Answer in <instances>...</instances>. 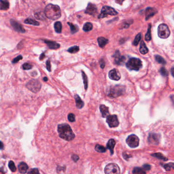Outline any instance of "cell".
Here are the masks:
<instances>
[{
  "mask_svg": "<svg viewBox=\"0 0 174 174\" xmlns=\"http://www.w3.org/2000/svg\"><path fill=\"white\" fill-rule=\"evenodd\" d=\"M118 14L117 11L112 7L107 6H104L102 7L101 13L99 15V19H103L109 16H116Z\"/></svg>",
  "mask_w": 174,
  "mask_h": 174,
  "instance_id": "obj_6",
  "label": "cell"
},
{
  "mask_svg": "<svg viewBox=\"0 0 174 174\" xmlns=\"http://www.w3.org/2000/svg\"><path fill=\"white\" fill-rule=\"evenodd\" d=\"M171 32L169 27L165 24H160L158 27V35L162 39L168 38L170 35Z\"/></svg>",
  "mask_w": 174,
  "mask_h": 174,
  "instance_id": "obj_5",
  "label": "cell"
},
{
  "mask_svg": "<svg viewBox=\"0 0 174 174\" xmlns=\"http://www.w3.org/2000/svg\"><path fill=\"white\" fill-rule=\"evenodd\" d=\"M96 151L99 153H105L106 152V149L103 146L97 145L95 147Z\"/></svg>",
  "mask_w": 174,
  "mask_h": 174,
  "instance_id": "obj_34",
  "label": "cell"
},
{
  "mask_svg": "<svg viewBox=\"0 0 174 174\" xmlns=\"http://www.w3.org/2000/svg\"><path fill=\"white\" fill-rule=\"evenodd\" d=\"M46 67L48 71L51 72V62L49 60H48L46 62Z\"/></svg>",
  "mask_w": 174,
  "mask_h": 174,
  "instance_id": "obj_45",
  "label": "cell"
},
{
  "mask_svg": "<svg viewBox=\"0 0 174 174\" xmlns=\"http://www.w3.org/2000/svg\"><path fill=\"white\" fill-rule=\"evenodd\" d=\"M139 52L141 54L145 55L148 53L149 50L148 48L147 47L145 42L142 40H141L140 44V48H139Z\"/></svg>",
  "mask_w": 174,
  "mask_h": 174,
  "instance_id": "obj_22",
  "label": "cell"
},
{
  "mask_svg": "<svg viewBox=\"0 0 174 174\" xmlns=\"http://www.w3.org/2000/svg\"><path fill=\"white\" fill-rule=\"evenodd\" d=\"M127 68L130 71H138L142 66V61L139 58H130L126 63Z\"/></svg>",
  "mask_w": 174,
  "mask_h": 174,
  "instance_id": "obj_4",
  "label": "cell"
},
{
  "mask_svg": "<svg viewBox=\"0 0 174 174\" xmlns=\"http://www.w3.org/2000/svg\"><path fill=\"white\" fill-rule=\"evenodd\" d=\"M46 57V56H45V55H44V53H42L40 56V57H39V59H40V60H42L44 58H45Z\"/></svg>",
  "mask_w": 174,
  "mask_h": 174,
  "instance_id": "obj_51",
  "label": "cell"
},
{
  "mask_svg": "<svg viewBox=\"0 0 174 174\" xmlns=\"http://www.w3.org/2000/svg\"><path fill=\"white\" fill-rule=\"evenodd\" d=\"M4 149V144L3 143L0 141V150H3Z\"/></svg>",
  "mask_w": 174,
  "mask_h": 174,
  "instance_id": "obj_52",
  "label": "cell"
},
{
  "mask_svg": "<svg viewBox=\"0 0 174 174\" xmlns=\"http://www.w3.org/2000/svg\"><path fill=\"white\" fill-rule=\"evenodd\" d=\"M108 39L103 37H99L97 38L99 46L102 48H104L108 43Z\"/></svg>",
  "mask_w": 174,
  "mask_h": 174,
  "instance_id": "obj_23",
  "label": "cell"
},
{
  "mask_svg": "<svg viewBox=\"0 0 174 174\" xmlns=\"http://www.w3.org/2000/svg\"><path fill=\"white\" fill-rule=\"evenodd\" d=\"M25 23L26 24H30V25H32L34 26H39V25L38 21H36L35 20H34L32 18H28L25 20Z\"/></svg>",
  "mask_w": 174,
  "mask_h": 174,
  "instance_id": "obj_31",
  "label": "cell"
},
{
  "mask_svg": "<svg viewBox=\"0 0 174 174\" xmlns=\"http://www.w3.org/2000/svg\"><path fill=\"white\" fill-rule=\"evenodd\" d=\"M9 8V3L7 1H0V10H7Z\"/></svg>",
  "mask_w": 174,
  "mask_h": 174,
  "instance_id": "obj_24",
  "label": "cell"
},
{
  "mask_svg": "<svg viewBox=\"0 0 174 174\" xmlns=\"http://www.w3.org/2000/svg\"><path fill=\"white\" fill-rule=\"evenodd\" d=\"M79 51V47L77 46L72 47L67 50V51L72 54H75L77 53Z\"/></svg>",
  "mask_w": 174,
  "mask_h": 174,
  "instance_id": "obj_35",
  "label": "cell"
},
{
  "mask_svg": "<svg viewBox=\"0 0 174 174\" xmlns=\"http://www.w3.org/2000/svg\"><path fill=\"white\" fill-rule=\"evenodd\" d=\"M62 24L60 21H56L54 24V29L55 31L58 33H60L62 31Z\"/></svg>",
  "mask_w": 174,
  "mask_h": 174,
  "instance_id": "obj_30",
  "label": "cell"
},
{
  "mask_svg": "<svg viewBox=\"0 0 174 174\" xmlns=\"http://www.w3.org/2000/svg\"><path fill=\"white\" fill-rule=\"evenodd\" d=\"M171 163H169V164H161V166L163 167V168L167 171H169L171 170V168H174L173 165H171Z\"/></svg>",
  "mask_w": 174,
  "mask_h": 174,
  "instance_id": "obj_40",
  "label": "cell"
},
{
  "mask_svg": "<svg viewBox=\"0 0 174 174\" xmlns=\"http://www.w3.org/2000/svg\"><path fill=\"white\" fill-rule=\"evenodd\" d=\"M93 25L91 22H86L83 27V30L85 32H89L93 29Z\"/></svg>",
  "mask_w": 174,
  "mask_h": 174,
  "instance_id": "obj_26",
  "label": "cell"
},
{
  "mask_svg": "<svg viewBox=\"0 0 174 174\" xmlns=\"http://www.w3.org/2000/svg\"><path fill=\"white\" fill-rule=\"evenodd\" d=\"M100 110L102 114V116L103 117H107L109 116V108L106 106L104 105H101L100 106Z\"/></svg>",
  "mask_w": 174,
  "mask_h": 174,
  "instance_id": "obj_18",
  "label": "cell"
},
{
  "mask_svg": "<svg viewBox=\"0 0 174 174\" xmlns=\"http://www.w3.org/2000/svg\"><path fill=\"white\" fill-rule=\"evenodd\" d=\"M57 128L59 136L62 139L66 141H71L75 138V135L69 125L60 124L58 125Z\"/></svg>",
  "mask_w": 174,
  "mask_h": 174,
  "instance_id": "obj_1",
  "label": "cell"
},
{
  "mask_svg": "<svg viewBox=\"0 0 174 174\" xmlns=\"http://www.w3.org/2000/svg\"><path fill=\"white\" fill-rule=\"evenodd\" d=\"M142 169L145 170V171H149L151 169V165L148 164H143L142 166Z\"/></svg>",
  "mask_w": 174,
  "mask_h": 174,
  "instance_id": "obj_47",
  "label": "cell"
},
{
  "mask_svg": "<svg viewBox=\"0 0 174 174\" xmlns=\"http://www.w3.org/2000/svg\"><path fill=\"white\" fill-rule=\"evenodd\" d=\"M75 99L76 101V107H77V108L78 109L82 108L84 105V103L83 101L82 100V99L80 98V97L76 94L75 95Z\"/></svg>",
  "mask_w": 174,
  "mask_h": 174,
  "instance_id": "obj_21",
  "label": "cell"
},
{
  "mask_svg": "<svg viewBox=\"0 0 174 174\" xmlns=\"http://www.w3.org/2000/svg\"><path fill=\"white\" fill-rule=\"evenodd\" d=\"M157 13V10L153 7H148L145 10V16L146 20L151 18Z\"/></svg>",
  "mask_w": 174,
  "mask_h": 174,
  "instance_id": "obj_15",
  "label": "cell"
},
{
  "mask_svg": "<svg viewBox=\"0 0 174 174\" xmlns=\"http://www.w3.org/2000/svg\"><path fill=\"white\" fill-rule=\"evenodd\" d=\"M44 13L47 18L52 20L58 19L61 16V11L60 7L58 5L52 4H49L46 7Z\"/></svg>",
  "mask_w": 174,
  "mask_h": 174,
  "instance_id": "obj_2",
  "label": "cell"
},
{
  "mask_svg": "<svg viewBox=\"0 0 174 174\" xmlns=\"http://www.w3.org/2000/svg\"><path fill=\"white\" fill-rule=\"evenodd\" d=\"M44 13H43L42 11L41 12H35V17L38 19H40V20H45V16H44ZM45 15V14H44Z\"/></svg>",
  "mask_w": 174,
  "mask_h": 174,
  "instance_id": "obj_37",
  "label": "cell"
},
{
  "mask_svg": "<svg viewBox=\"0 0 174 174\" xmlns=\"http://www.w3.org/2000/svg\"><path fill=\"white\" fill-rule=\"evenodd\" d=\"M151 156L156 157L157 158H158L159 159L161 160H163L164 161H167L168 160V159L167 158H166V157L164 156L163 155H162L161 153H154L151 154Z\"/></svg>",
  "mask_w": 174,
  "mask_h": 174,
  "instance_id": "obj_33",
  "label": "cell"
},
{
  "mask_svg": "<svg viewBox=\"0 0 174 174\" xmlns=\"http://www.w3.org/2000/svg\"><path fill=\"white\" fill-rule=\"evenodd\" d=\"M126 143L130 148H135L139 145V139L135 134H131L126 139Z\"/></svg>",
  "mask_w": 174,
  "mask_h": 174,
  "instance_id": "obj_9",
  "label": "cell"
},
{
  "mask_svg": "<svg viewBox=\"0 0 174 174\" xmlns=\"http://www.w3.org/2000/svg\"><path fill=\"white\" fill-rule=\"evenodd\" d=\"M116 143V142L114 139H110V140H109V141H108L107 143V148H108V149L109 150L110 154L111 155L114 154V149L115 147Z\"/></svg>",
  "mask_w": 174,
  "mask_h": 174,
  "instance_id": "obj_19",
  "label": "cell"
},
{
  "mask_svg": "<svg viewBox=\"0 0 174 174\" xmlns=\"http://www.w3.org/2000/svg\"><path fill=\"white\" fill-rule=\"evenodd\" d=\"M10 23H11L12 27L14 28V29L16 31L19 32V33H24L26 31L24 29L22 26L20 24H19L18 22H17V21H16L15 20L11 19L10 20Z\"/></svg>",
  "mask_w": 174,
  "mask_h": 174,
  "instance_id": "obj_14",
  "label": "cell"
},
{
  "mask_svg": "<svg viewBox=\"0 0 174 174\" xmlns=\"http://www.w3.org/2000/svg\"><path fill=\"white\" fill-rule=\"evenodd\" d=\"M123 156L125 160H128V158H131V157H132L131 155H129V154L128 155V154H127V153H126V152H124V153H123Z\"/></svg>",
  "mask_w": 174,
  "mask_h": 174,
  "instance_id": "obj_48",
  "label": "cell"
},
{
  "mask_svg": "<svg viewBox=\"0 0 174 174\" xmlns=\"http://www.w3.org/2000/svg\"><path fill=\"white\" fill-rule=\"evenodd\" d=\"M151 27H152L151 24H149L148 31H147V32L146 33V34L145 35V40L147 41H149L151 40V39H152V37H151Z\"/></svg>",
  "mask_w": 174,
  "mask_h": 174,
  "instance_id": "obj_25",
  "label": "cell"
},
{
  "mask_svg": "<svg viewBox=\"0 0 174 174\" xmlns=\"http://www.w3.org/2000/svg\"><path fill=\"white\" fill-rule=\"evenodd\" d=\"M159 72L160 74L163 77H166L168 75V72L164 67H162L160 69Z\"/></svg>",
  "mask_w": 174,
  "mask_h": 174,
  "instance_id": "obj_39",
  "label": "cell"
},
{
  "mask_svg": "<svg viewBox=\"0 0 174 174\" xmlns=\"http://www.w3.org/2000/svg\"><path fill=\"white\" fill-rule=\"evenodd\" d=\"M105 174H120V170L119 167L116 164L111 163L107 164L104 169Z\"/></svg>",
  "mask_w": 174,
  "mask_h": 174,
  "instance_id": "obj_8",
  "label": "cell"
},
{
  "mask_svg": "<svg viewBox=\"0 0 174 174\" xmlns=\"http://www.w3.org/2000/svg\"><path fill=\"white\" fill-rule=\"evenodd\" d=\"M82 76L83 80V83L84 85L85 89L87 90L88 88V78L86 74L83 71H82Z\"/></svg>",
  "mask_w": 174,
  "mask_h": 174,
  "instance_id": "obj_29",
  "label": "cell"
},
{
  "mask_svg": "<svg viewBox=\"0 0 174 174\" xmlns=\"http://www.w3.org/2000/svg\"><path fill=\"white\" fill-rule=\"evenodd\" d=\"M126 90L125 86L121 85H116L109 87L106 91L108 97L116 98L124 94Z\"/></svg>",
  "mask_w": 174,
  "mask_h": 174,
  "instance_id": "obj_3",
  "label": "cell"
},
{
  "mask_svg": "<svg viewBox=\"0 0 174 174\" xmlns=\"http://www.w3.org/2000/svg\"><path fill=\"white\" fill-rule=\"evenodd\" d=\"M68 119L71 122H74L75 121V116L73 114H70L68 115Z\"/></svg>",
  "mask_w": 174,
  "mask_h": 174,
  "instance_id": "obj_43",
  "label": "cell"
},
{
  "mask_svg": "<svg viewBox=\"0 0 174 174\" xmlns=\"http://www.w3.org/2000/svg\"><path fill=\"white\" fill-rule=\"evenodd\" d=\"M27 174H40L39 170L36 169V168H34V169H31L28 173Z\"/></svg>",
  "mask_w": 174,
  "mask_h": 174,
  "instance_id": "obj_42",
  "label": "cell"
},
{
  "mask_svg": "<svg viewBox=\"0 0 174 174\" xmlns=\"http://www.w3.org/2000/svg\"><path fill=\"white\" fill-rule=\"evenodd\" d=\"M130 24H129V23H126V22H124V24L123 25V28H129V27L130 26Z\"/></svg>",
  "mask_w": 174,
  "mask_h": 174,
  "instance_id": "obj_50",
  "label": "cell"
},
{
  "mask_svg": "<svg viewBox=\"0 0 174 174\" xmlns=\"http://www.w3.org/2000/svg\"><path fill=\"white\" fill-rule=\"evenodd\" d=\"M72 159L75 161V162H77L78 160L79 159V156L77 155H73L72 156Z\"/></svg>",
  "mask_w": 174,
  "mask_h": 174,
  "instance_id": "obj_49",
  "label": "cell"
},
{
  "mask_svg": "<svg viewBox=\"0 0 174 174\" xmlns=\"http://www.w3.org/2000/svg\"><path fill=\"white\" fill-rule=\"evenodd\" d=\"M173 68H174V66H172V69H171V74H172V75L173 77H174V75H173V71H174Z\"/></svg>",
  "mask_w": 174,
  "mask_h": 174,
  "instance_id": "obj_53",
  "label": "cell"
},
{
  "mask_svg": "<svg viewBox=\"0 0 174 174\" xmlns=\"http://www.w3.org/2000/svg\"><path fill=\"white\" fill-rule=\"evenodd\" d=\"M155 59L156 61L160 64L165 65L167 63V62L165 60V59L163 57H162L161 56H160V55H155Z\"/></svg>",
  "mask_w": 174,
  "mask_h": 174,
  "instance_id": "obj_32",
  "label": "cell"
},
{
  "mask_svg": "<svg viewBox=\"0 0 174 174\" xmlns=\"http://www.w3.org/2000/svg\"><path fill=\"white\" fill-rule=\"evenodd\" d=\"M26 87L31 92L34 93H37L40 90L41 85L38 80L32 79L28 82V83L26 84Z\"/></svg>",
  "mask_w": 174,
  "mask_h": 174,
  "instance_id": "obj_7",
  "label": "cell"
},
{
  "mask_svg": "<svg viewBox=\"0 0 174 174\" xmlns=\"http://www.w3.org/2000/svg\"><path fill=\"white\" fill-rule=\"evenodd\" d=\"M106 122L110 128H115L119 125V122L116 115H109L107 116Z\"/></svg>",
  "mask_w": 174,
  "mask_h": 174,
  "instance_id": "obj_10",
  "label": "cell"
},
{
  "mask_svg": "<svg viewBox=\"0 0 174 174\" xmlns=\"http://www.w3.org/2000/svg\"><path fill=\"white\" fill-rule=\"evenodd\" d=\"M100 67H101V69H103L105 66V61L103 59H101L100 60Z\"/></svg>",
  "mask_w": 174,
  "mask_h": 174,
  "instance_id": "obj_46",
  "label": "cell"
},
{
  "mask_svg": "<svg viewBox=\"0 0 174 174\" xmlns=\"http://www.w3.org/2000/svg\"><path fill=\"white\" fill-rule=\"evenodd\" d=\"M67 24L69 25L71 28V32L72 34H75L79 31V28L77 25L73 24V23L68 22Z\"/></svg>",
  "mask_w": 174,
  "mask_h": 174,
  "instance_id": "obj_27",
  "label": "cell"
},
{
  "mask_svg": "<svg viewBox=\"0 0 174 174\" xmlns=\"http://www.w3.org/2000/svg\"><path fill=\"white\" fill-rule=\"evenodd\" d=\"M8 167L10 169V170L12 172H15L17 171V168L15 165V164L13 161H10L9 163H8Z\"/></svg>",
  "mask_w": 174,
  "mask_h": 174,
  "instance_id": "obj_38",
  "label": "cell"
},
{
  "mask_svg": "<svg viewBox=\"0 0 174 174\" xmlns=\"http://www.w3.org/2000/svg\"><path fill=\"white\" fill-rule=\"evenodd\" d=\"M33 67V66L28 63H25L22 65V69L24 70H29L31 69Z\"/></svg>",
  "mask_w": 174,
  "mask_h": 174,
  "instance_id": "obj_41",
  "label": "cell"
},
{
  "mask_svg": "<svg viewBox=\"0 0 174 174\" xmlns=\"http://www.w3.org/2000/svg\"><path fill=\"white\" fill-rule=\"evenodd\" d=\"M43 80L44 81L46 82V81H47L48 80V78L47 77H44L43 78Z\"/></svg>",
  "mask_w": 174,
  "mask_h": 174,
  "instance_id": "obj_54",
  "label": "cell"
},
{
  "mask_svg": "<svg viewBox=\"0 0 174 174\" xmlns=\"http://www.w3.org/2000/svg\"><path fill=\"white\" fill-rule=\"evenodd\" d=\"M141 33H139L137 35H136L135 39H134L133 42H132V44L134 46H137L138 45V44L139 43V41L141 39Z\"/></svg>",
  "mask_w": 174,
  "mask_h": 174,
  "instance_id": "obj_36",
  "label": "cell"
},
{
  "mask_svg": "<svg viewBox=\"0 0 174 174\" xmlns=\"http://www.w3.org/2000/svg\"><path fill=\"white\" fill-rule=\"evenodd\" d=\"M22 59V57L21 55H19L18 56H17V57H16L15 58H14L12 60V63H16L17 62H18L20 60Z\"/></svg>",
  "mask_w": 174,
  "mask_h": 174,
  "instance_id": "obj_44",
  "label": "cell"
},
{
  "mask_svg": "<svg viewBox=\"0 0 174 174\" xmlns=\"http://www.w3.org/2000/svg\"><path fill=\"white\" fill-rule=\"evenodd\" d=\"M132 173L133 174H146V172L141 168L135 167L133 169Z\"/></svg>",
  "mask_w": 174,
  "mask_h": 174,
  "instance_id": "obj_28",
  "label": "cell"
},
{
  "mask_svg": "<svg viewBox=\"0 0 174 174\" xmlns=\"http://www.w3.org/2000/svg\"><path fill=\"white\" fill-rule=\"evenodd\" d=\"M108 76L110 79L115 81H118L121 78L119 71L116 69H114L110 71L108 74Z\"/></svg>",
  "mask_w": 174,
  "mask_h": 174,
  "instance_id": "obj_16",
  "label": "cell"
},
{
  "mask_svg": "<svg viewBox=\"0 0 174 174\" xmlns=\"http://www.w3.org/2000/svg\"><path fill=\"white\" fill-rule=\"evenodd\" d=\"M18 169L19 172L21 174H25L27 172V170H28V166L26 163L22 162H20L19 164Z\"/></svg>",
  "mask_w": 174,
  "mask_h": 174,
  "instance_id": "obj_20",
  "label": "cell"
},
{
  "mask_svg": "<svg viewBox=\"0 0 174 174\" xmlns=\"http://www.w3.org/2000/svg\"><path fill=\"white\" fill-rule=\"evenodd\" d=\"M148 142L149 143L154 145H158L160 140V135L155 133H150L148 136Z\"/></svg>",
  "mask_w": 174,
  "mask_h": 174,
  "instance_id": "obj_12",
  "label": "cell"
},
{
  "mask_svg": "<svg viewBox=\"0 0 174 174\" xmlns=\"http://www.w3.org/2000/svg\"><path fill=\"white\" fill-rule=\"evenodd\" d=\"M112 57L114 58V62L118 65H122L124 64L126 60V57L124 56H122L118 50H116Z\"/></svg>",
  "mask_w": 174,
  "mask_h": 174,
  "instance_id": "obj_11",
  "label": "cell"
},
{
  "mask_svg": "<svg viewBox=\"0 0 174 174\" xmlns=\"http://www.w3.org/2000/svg\"><path fill=\"white\" fill-rule=\"evenodd\" d=\"M85 13L90 16H95L97 13V7L96 5L89 3L84 11Z\"/></svg>",
  "mask_w": 174,
  "mask_h": 174,
  "instance_id": "obj_13",
  "label": "cell"
},
{
  "mask_svg": "<svg viewBox=\"0 0 174 174\" xmlns=\"http://www.w3.org/2000/svg\"><path fill=\"white\" fill-rule=\"evenodd\" d=\"M44 42L47 44L48 47L53 50H57L60 47V45L54 41H51L49 40H44Z\"/></svg>",
  "mask_w": 174,
  "mask_h": 174,
  "instance_id": "obj_17",
  "label": "cell"
}]
</instances>
